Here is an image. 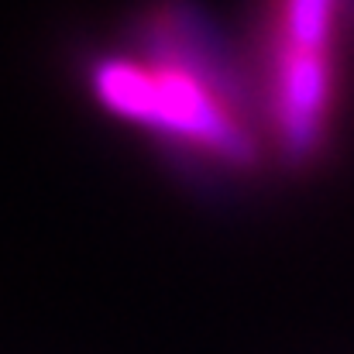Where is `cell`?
I'll list each match as a JSON object with an SVG mask.
<instances>
[{
    "label": "cell",
    "mask_w": 354,
    "mask_h": 354,
    "mask_svg": "<svg viewBox=\"0 0 354 354\" xmlns=\"http://www.w3.org/2000/svg\"><path fill=\"white\" fill-rule=\"evenodd\" d=\"M86 86L193 172L248 176L268 148L254 66L189 0L145 3L118 48L90 59Z\"/></svg>",
    "instance_id": "6da1fadb"
},
{
    "label": "cell",
    "mask_w": 354,
    "mask_h": 354,
    "mask_svg": "<svg viewBox=\"0 0 354 354\" xmlns=\"http://www.w3.org/2000/svg\"><path fill=\"white\" fill-rule=\"evenodd\" d=\"M354 0H265L254 86L268 148L292 169L334 138Z\"/></svg>",
    "instance_id": "7a4b0ae2"
}]
</instances>
